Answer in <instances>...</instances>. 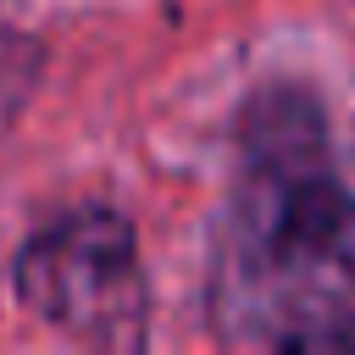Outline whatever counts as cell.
Listing matches in <instances>:
<instances>
[{
	"instance_id": "obj_1",
	"label": "cell",
	"mask_w": 355,
	"mask_h": 355,
	"mask_svg": "<svg viewBox=\"0 0 355 355\" xmlns=\"http://www.w3.org/2000/svg\"><path fill=\"white\" fill-rule=\"evenodd\" d=\"M211 311L239 344L355 349V183L305 83H261L239 111Z\"/></svg>"
},
{
	"instance_id": "obj_2",
	"label": "cell",
	"mask_w": 355,
	"mask_h": 355,
	"mask_svg": "<svg viewBox=\"0 0 355 355\" xmlns=\"http://www.w3.org/2000/svg\"><path fill=\"white\" fill-rule=\"evenodd\" d=\"M11 294L28 316L89 349H133L150 322L139 227L116 205H72L11 261Z\"/></svg>"
}]
</instances>
